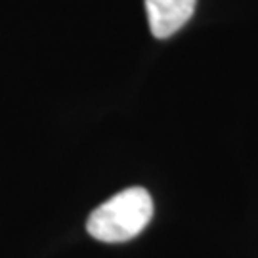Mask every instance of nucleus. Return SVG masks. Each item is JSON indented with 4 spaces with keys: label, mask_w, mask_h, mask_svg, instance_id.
<instances>
[{
    "label": "nucleus",
    "mask_w": 258,
    "mask_h": 258,
    "mask_svg": "<svg viewBox=\"0 0 258 258\" xmlns=\"http://www.w3.org/2000/svg\"><path fill=\"white\" fill-rule=\"evenodd\" d=\"M153 216V199L144 187L113 195L88 216L86 230L102 243H124L146 230Z\"/></svg>",
    "instance_id": "obj_1"
},
{
    "label": "nucleus",
    "mask_w": 258,
    "mask_h": 258,
    "mask_svg": "<svg viewBox=\"0 0 258 258\" xmlns=\"http://www.w3.org/2000/svg\"><path fill=\"white\" fill-rule=\"evenodd\" d=\"M197 0H146L149 29L157 38L172 37L194 16Z\"/></svg>",
    "instance_id": "obj_2"
}]
</instances>
